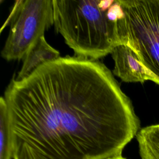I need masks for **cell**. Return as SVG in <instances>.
Wrapping results in <instances>:
<instances>
[{
    "label": "cell",
    "mask_w": 159,
    "mask_h": 159,
    "mask_svg": "<svg viewBox=\"0 0 159 159\" xmlns=\"http://www.w3.org/2000/svg\"><path fill=\"white\" fill-rule=\"evenodd\" d=\"M5 99L12 159H105L140 130L129 98L102 63L60 57L12 79Z\"/></svg>",
    "instance_id": "obj_1"
},
{
    "label": "cell",
    "mask_w": 159,
    "mask_h": 159,
    "mask_svg": "<svg viewBox=\"0 0 159 159\" xmlns=\"http://www.w3.org/2000/svg\"><path fill=\"white\" fill-rule=\"evenodd\" d=\"M99 0H53V25L78 57L96 60L109 53L120 40L117 22L111 21Z\"/></svg>",
    "instance_id": "obj_2"
},
{
    "label": "cell",
    "mask_w": 159,
    "mask_h": 159,
    "mask_svg": "<svg viewBox=\"0 0 159 159\" xmlns=\"http://www.w3.org/2000/svg\"><path fill=\"white\" fill-rule=\"evenodd\" d=\"M0 159H12V137L4 97L0 99Z\"/></svg>",
    "instance_id": "obj_8"
},
{
    "label": "cell",
    "mask_w": 159,
    "mask_h": 159,
    "mask_svg": "<svg viewBox=\"0 0 159 159\" xmlns=\"http://www.w3.org/2000/svg\"><path fill=\"white\" fill-rule=\"evenodd\" d=\"M7 22H10L11 29L1 56L7 61L23 59L44 36L45 31L53 25V0L16 1L3 27Z\"/></svg>",
    "instance_id": "obj_4"
},
{
    "label": "cell",
    "mask_w": 159,
    "mask_h": 159,
    "mask_svg": "<svg viewBox=\"0 0 159 159\" xmlns=\"http://www.w3.org/2000/svg\"><path fill=\"white\" fill-rule=\"evenodd\" d=\"M124 16L117 21L121 44L132 48L159 80V0H118Z\"/></svg>",
    "instance_id": "obj_3"
},
{
    "label": "cell",
    "mask_w": 159,
    "mask_h": 159,
    "mask_svg": "<svg viewBox=\"0 0 159 159\" xmlns=\"http://www.w3.org/2000/svg\"><path fill=\"white\" fill-rule=\"evenodd\" d=\"M107 16L111 21L115 22H117L119 20L124 17V14L118 0H116L108 9Z\"/></svg>",
    "instance_id": "obj_9"
},
{
    "label": "cell",
    "mask_w": 159,
    "mask_h": 159,
    "mask_svg": "<svg viewBox=\"0 0 159 159\" xmlns=\"http://www.w3.org/2000/svg\"><path fill=\"white\" fill-rule=\"evenodd\" d=\"M60 57V52L50 46L46 41L45 37L42 36L23 58L22 66L15 80H22L41 65Z\"/></svg>",
    "instance_id": "obj_6"
},
{
    "label": "cell",
    "mask_w": 159,
    "mask_h": 159,
    "mask_svg": "<svg viewBox=\"0 0 159 159\" xmlns=\"http://www.w3.org/2000/svg\"><path fill=\"white\" fill-rule=\"evenodd\" d=\"M114 61L113 73L127 83L152 81L159 85V80L142 63L137 54L129 46L120 44L111 53Z\"/></svg>",
    "instance_id": "obj_5"
},
{
    "label": "cell",
    "mask_w": 159,
    "mask_h": 159,
    "mask_svg": "<svg viewBox=\"0 0 159 159\" xmlns=\"http://www.w3.org/2000/svg\"><path fill=\"white\" fill-rule=\"evenodd\" d=\"M136 138L141 159H159V124L140 129Z\"/></svg>",
    "instance_id": "obj_7"
},
{
    "label": "cell",
    "mask_w": 159,
    "mask_h": 159,
    "mask_svg": "<svg viewBox=\"0 0 159 159\" xmlns=\"http://www.w3.org/2000/svg\"><path fill=\"white\" fill-rule=\"evenodd\" d=\"M115 1L114 0H99V6L104 11H107Z\"/></svg>",
    "instance_id": "obj_10"
},
{
    "label": "cell",
    "mask_w": 159,
    "mask_h": 159,
    "mask_svg": "<svg viewBox=\"0 0 159 159\" xmlns=\"http://www.w3.org/2000/svg\"><path fill=\"white\" fill-rule=\"evenodd\" d=\"M105 159H127V158L124 157H123L122 155H116V156H113V157H108V158H105Z\"/></svg>",
    "instance_id": "obj_11"
}]
</instances>
